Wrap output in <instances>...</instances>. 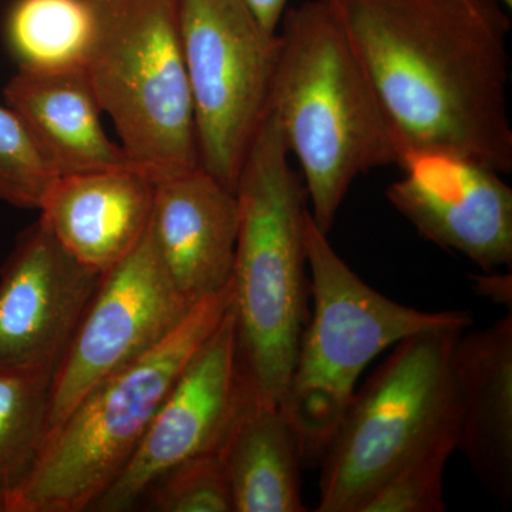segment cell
<instances>
[{
    "label": "cell",
    "instance_id": "1",
    "mask_svg": "<svg viewBox=\"0 0 512 512\" xmlns=\"http://www.w3.org/2000/svg\"><path fill=\"white\" fill-rule=\"evenodd\" d=\"M329 3L402 158L434 151L511 173V19L498 0Z\"/></svg>",
    "mask_w": 512,
    "mask_h": 512
},
{
    "label": "cell",
    "instance_id": "2",
    "mask_svg": "<svg viewBox=\"0 0 512 512\" xmlns=\"http://www.w3.org/2000/svg\"><path fill=\"white\" fill-rule=\"evenodd\" d=\"M269 111L329 234L356 178L402 160L392 124L329 0L285 10Z\"/></svg>",
    "mask_w": 512,
    "mask_h": 512
},
{
    "label": "cell",
    "instance_id": "3",
    "mask_svg": "<svg viewBox=\"0 0 512 512\" xmlns=\"http://www.w3.org/2000/svg\"><path fill=\"white\" fill-rule=\"evenodd\" d=\"M231 281L238 363L248 393L282 406L308 319V192L274 114L249 148L237 185Z\"/></svg>",
    "mask_w": 512,
    "mask_h": 512
},
{
    "label": "cell",
    "instance_id": "4",
    "mask_svg": "<svg viewBox=\"0 0 512 512\" xmlns=\"http://www.w3.org/2000/svg\"><path fill=\"white\" fill-rule=\"evenodd\" d=\"M229 306L228 284L195 302L183 322L153 349L94 386L47 433L8 512L92 510L127 466L165 397Z\"/></svg>",
    "mask_w": 512,
    "mask_h": 512
},
{
    "label": "cell",
    "instance_id": "5",
    "mask_svg": "<svg viewBox=\"0 0 512 512\" xmlns=\"http://www.w3.org/2000/svg\"><path fill=\"white\" fill-rule=\"evenodd\" d=\"M464 330H426L394 345L392 355L355 393L320 456L316 511L357 512L400 468L456 451L453 350Z\"/></svg>",
    "mask_w": 512,
    "mask_h": 512
},
{
    "label": "cell",
    "instance_id": "6",
    "mask_svg": "<svg viewBox=\"0 0 512 512\" xmlns=\"http://www.w3.org/2000/svg\"><path fill=\"white\" fill-rule=\"evenodd\" d=\"M306 255L313 315L282 407L305 458L320 457L355 396L366 366L383 350L426 330L471 325L468 312H424L386 298L366 284L330 245L309 211Z\"/></svg>",
    "mask_w": 512,
    "mask_h": 512
},
{
    "label": "cell",
    "instance_id": "7",
    "mask_svg": "<svg viewBox=\"0 0 512 512\" xmlns=\"http://www.w3.org/2000/svg\"><path fill=\"white\" fill-rule=\"evenodd\" d=\"M86 73L130 160L158 181L200 167L178 0H90Z\"/></svg>",
    "mask_w": 512,
    "mask_h": 512
},
{
    "label": "cell",
    "instance_id": "8",
    "mask_svg": "<svg viewBox=\"0 0 512 512\" xmlns=\"http://www.w3.org/2000/svg\"><path fill=\"white\" fill-rule=\"evenodd\" d=\"M200 167L231 191L264 123L278 32L244 0H178Z\"/></svg>",
    "mask_w": 512,
    "mask_h": 512
},
{
    "label": "cell",
    "instance_id": "9",
    "mask_svg": "<svg viewBox=\"0 0 512 512\" xmlns=\"http://www.w3.org/2000/svg\"><path fill=\"white\" fill-rule=\"evenodd\" d=\"M192 306L168 275L148 225L137 247L101 276L55 370L49 431L101 380L167 338Z\"/></svg>",
    "mask_w": 512,
    "mask_h": 512
},
{
    "label": "cell",
    "instance_id": "10",
    "mask_svg": "<svg viewBox=\"0 0 512 512\" xmlns=\"http://www.w3.org/2000/svg\"><path fill=\"white\" fill-rule=\"evenodd\" d=\"M248 394L229 306L165 397L127 466L92 510H131L168 470L190 458L215 453Z\"/></svg>",
    "mask_w": 512,
    "mask_h": 512
},
{
    "label": "cell",
    "instance_id": "11",
    "mask_svg": "<svg viewBox=\"0 0 512 512\" xmlns=\"http://www.w3.org/2000/svg\"><path fill=\"white\" fill-rule=\"evenodd\" d=\"M101 276L40 220L23 229L0 269V367L55 375Z\"/></svg>",
    "mask_w": 512,
    "mask_h": 512
},
{
    "label": "cell",
    "instance_id": "12",
    "mask_svg": "<svg viewBox=\"0 0 512 512\" xmlns=\"http://www.w3.org/2000/svg\"><path fill=\"white\" fill-rule=\"evenodd\" d=\"M387 200L421 237L485 274L512 262V190L503 174L448 153H409Z\"/></svg>",
    "mask_w": 512,
    "mask_h": 512
},
{
    "label": "cell",
    "instance_id": "13",
    "mask_svg": "<svg viewBox=\"0 0 512 512\" xmlns=\"http://www.w3.org/2000/svg\"><path fill=\"white\" fill-rule=\"evenodd\" d=\"M238 231L237 192L201 167L156 181L150 234L168 275L188 301L228 286Z\"/></svg>",
    "mask_w": 512,
    "mask_h": 512
},
{
    "label": "cell",
    "instance_id": "14",
    "mask_svg": "<svg viewBox=\"0 0 512 512\" xmlns=\"http://www.w3.org/2000/svg\"><path fill=\"white\" fill-rule=\"evenodd\" d=\"M156 180L137 167L57 175L39 220L87 268L104 274L146 234Z\"/></svg>",
    "mask_w": 512,
    "mask_h": 512
},
{
    "label": "cell",
    "instance_id": "15",
    "mask_svg": "<svg viewBox=\"0 0 512 512\" xmlns=\"http://www.w3.org/2000/svg\"><path fill=\"white\" fill-rule=\"evenodd\" d=\"M456 451L495 500L512 505V315L457 339Z\"/></svg>",
    "mask_w": 512,
    "mask_h": 512
},
{
    "label": "cell",
    "instance_id": "16",
    "mask_svg": "<svg viewBox=\"0 0 512 512\" xmlns=\"http://www.w3.org/2000/svg\"><path fill=\"white\" fill-rule=\"evenodd\" d=\"M5 100L57 175L137 167L104 131L103 110L86 70H18L6 84Z\"/></svg>",
    "mask_w": 512,
    "mask_h": 512
},
{
    "label": "cell",
    "instance_id": "17",
    "mask_svg": "<svg viewBox=\"0 0 512 512\" xmlns=\"http://www.w3.org/2000/svg\"><path fill=\"white\" fill-rule=\"evenodd\" d=\"M234 512H302L303 448L278 404L248 394L217 450Z\"/></svg>",
    "mask_w": 512,
    "mask_h": 512
},
{
    "label": "cell",
    "instance_id": "18",
    "mask_svg": "<svg viewBox=\"0 0 512 512\" xmlns=\"http://www.w3.org/2000/svg\"><path fill=\"white\" fill-rule=\"evenodd\" d=\"M96 19L90 0H12L3 40L20 72L86 69Z\"/></svg>",
    "mask_w": 512,
    "mask_h": 512
},
{
    "label": "cell",
    "instance_id": "19",
    "mask_svg": "<svg viewBox=\"0 0 512 512\" xmlns=\"http://www.w3.org/2000/svg\"><path fill=\"white\" fill-rule=\"evenodd\" d=\"M53 372L0 367V512L28 480L49 431Z\"/></svg>",
    "mask_w": 512,
    "mask_h": 512
},
{
    "label": "cell",
    "instance_id": "20",
    "mask_svg": "<svg viewBox=\"0 0 512 512\" xmlns=\"http://www.w3.org/2000/svg\"><path fill=\"white\" fill-rule=\"evenodd\" d=\"M56 177L18 114L0 106V202L37 210Z\"/></svg>",
    "mask_w": 512,
    "mask_h": 512
},
{
    "label": "cell",
    "instance_id": "21",
    "mask_svg": "<svg viewBox=\"0 0 512 512\" xmlns=\"http://www.w3.org/2000/svg\"><path fill=\"white\" fill-rule=\"evenodd\" d=\"M146 495L160 512H234L217 451L171 468L154 481Z\"/></svg>",
    "mask_w": 512,
    "mask_h": 512
},
{
    "label": "cell",
    "instance_id": "22",
    "mask_svg": "<svg viewBox=\"0 0 512 512\" xmlns=\"http://www.w3.org/2000/svg\"><path fill=\"white\" fill-rule=\"evenodd\" d=\"M450 454H431L392 474L357 512H441L444 468Z\"/></svg>",
    "mask_w": 512,
    "mask_h": 512
},
{
    "label": "cell",
    "instance_id": "23",
    "mask_svg": "<svg viewBox=\"0 0 512 512\" xmlns=\"http://www.w3.org/2000/svg\"><path fill=\"white\" fill-rule=\"evenodd\" d=\"M244 2L264 28L271 32H278L285 10L288 9V0H244Z\"/></svg>",
    "mask_w": 512,
    "mask_h": 512
},
{
    "label": "cell",
    "instance_id": "24",
    "mask_svg": "<svg viewBox=\"0 0 512 512\" xmlns=\"http://www.w3.org/2000/svg\"><path fill=\"white\" fill-rule=\"evenodd\" d=\"M477 289L494 302L510 305L511 275H488L477 279Z\"/></svg>",
    "mask_w": 512,
    "mask_h": 512
}]
</instances>
